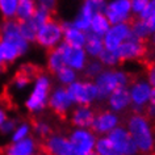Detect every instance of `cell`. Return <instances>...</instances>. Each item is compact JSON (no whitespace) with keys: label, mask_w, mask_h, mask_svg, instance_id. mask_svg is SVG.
Here are the masks:
<instances>
[{"label":"cell","mask_w":155,"mask_h":155,"mask_svg":"<svg viewBox=\"0 0 155 155\" xmlns=\"http://www.w3.org/2000/svg\"><path fill=\"white\" fill-rule=\"evenodd\" d=\"M36 42L41 48L46 50L57 49L62 42H63V28L62 22L57 20H50L44 26H41L37 32Z\"/></svg>","instance_id":"5b68a950"},{"label":"cell","mask_w":155,"mask_h":155,"mask_svg":"<svg viewBox=\"0 0 155 155\" xmlns=\"http://www.w3.org/2000/svg\"><path fill=\"white\" fill-rule=\"evenodd\" d=\"M0 40H4L9 44H12L18 50L20 55L28 53L29 42H26L21 37L20 30H18V21L17 20H4L0 28Z\"/></svg>","instance_id":"ba28073f"},{"label":"cell","mask_w":155,"mask_h":155,"mask_svg":"<svg viewBox=\"0 0 155 155\" xmlns=\"http://www.w3.org/2000/svg\"><path fill=\"white\" fill-rule=\"evenodd\" d=\"M3 71H4V66H0V75H2Z\"/></svg>","instance_id":"681fc988"},{"label":"cell","mask_w":155,"mask_h":155,"mask_svg":"<svg viewBox=\"0 0 155 155\" xmlns=\"http://www.w3.org/2000/svg\"><path fill=\"white\" fill-rule=\"evenodd\" d=\"M18 30H20L21 37L26 42H36V36L38 29L34 26V24L30 20L18 22Z\"/></svg>","instance_id":"4dcf8cb0"},{"label":"cell","mask_w":155,"mask_h":155,"mask_svg":"<svg viewBox=\"0 0 155 155\" xmlns=\"http://www.w3.org/2000/svg\"><path fill=\"white\" fill-rule=\"evenodd\" d=\"M153 15H155V0H150L147 7L145 8V11L139 15L138 18H141V20H146L147 17L153 16Z\"/></svg>","instance_id":"7bdbcfd3"},{"label":"cell","mask_w":155,"mask_h":155,"mask_svg":"<svg viewBox=\"0 0 155 155\" xmlns=\"http://www.w3.org/2000/svg\"><path fill=\"white\" fill-rule=\"evenodd\" d=\"M146 22V25H147V28H149L150 30V33L153 34L155 32V15H153V16H150V17H147L146 20H143Z\"/></svg>","instance_id":"f6af8a7d"},{"label":"cell","mask_w":155,"mask_h":155,"mask_svg":"<svg viewBox=\"0 0 155 155\" xmlns=\"http://www.w3.org/2000/svg\"><path fill=\"white\" fill-rule=\"evenodd\" d=\"M110 22L108 21V18L105 17L104 13H96L91 20V28L88 33H92L97 37H104L107 34V32L110 29Z\"/></svg>","instance_id":"603a6c76"},{"label":"cell","mask_w":155,"mask_h":155,"mask_svg":"<svg viewBox=\"0 0 155 155\" xmlns=\"http://www.w3.org/2000/svg\"><path fill=\"white\" fill-rule=\"evenodd\" d=\"M107 0H84L83 5H86L88 9H91V12L96 13H104V11L107 8Z\"/></svg>","instance_id":"8d00e7d4"},{"label":"cell","mask_w":155,"mask_h":155,"mask_svg":"<svg viewBox=\"0 0 155 155\" xmlns=\"http://www.w3.org/2000/svg\"><path fill=\"white\" fill-rule=\"evenodd\" d=\"M149 155H154V154H149Z\"/></svg>","instance_id":"db71d44e"},{"label":"cell","mask_w":155,"mask_h":155,"mask_svg":"<svg viewBox=\"0 0 155 155\" xmlns=\"http://www.w3.org/2000/svg\"><path fill=\"white\" fill-rule=\"evenodd\" d=\"M97 59L100 61V63H101L104 67H108V68H112V67H116L120 61L117 55H116L114 51H109V50H105L104 49V51L100 54V57L97 58Z\"/></svg>","instance_id":"e575fe53"},{"label":"cell","mask_w":155,"mask_h":155,"mask_svg":"<svg viewBox=\"0 0 155 155\" xmlns=\"http://www.w3.org/2000/svg\"><path fill=\"white\" fill-rule=\"evenodd\" d=\"M146 80L151 86V88H155V63H151L149 67H147Z\"/></svg>","instance_id":"ee69618b"},{"label":"cell","mask_w":155,"mask_h":155,"mask_svg":"<svg viewBox=\"0 0 155 155\" xmlns=\"http://www.w3.org/2000/svg\"><path fill=\"white\" fill-rule=\"evenodd\" d=\"M58 50L62 53V57H63L64 61V66L75 70V71H83L84 67H86L87 62H88V55L84 51V49L82 48H74V46H70L64 42L58 46Z\"/></svg>","instance_id":"5bb4252c"},{"label":"cell","mask_w":155,"mask_h":155,"mask_svg":"<svg viewBox=\"0 0 155 155\" xmlns=\"http://www.w3.org/2000/svg\"><path fill=\"white\" fill-rule=\"evenodd\" d=\"M0 28H2V24H0Z\"/></svg>","instance_id":"11a10c76"},{"label":"cell","mask_w":155,"mask_h":155,"mask_svg":"<svg viewBox=\"0 0 155 155\" xmlns=\"http://www.w3.org/2000/svg\"><path fill=\"white\" fill-rule=\"evenodd\" d=\"M50 20H51V13L48 12V11H45V9H41V8H37V11L33 15V17L30 18V21L33 22L37 29H40L41 26H44L46 22L50 21Z\"/></svg>","instance_id":"d590c367"},{"label":"cell","mask_w":155,"mask_h":155,"mask_svg":"<svg viewBox=\"0 0 155 155\" xmlns=\"http://www.w3.org/2000/svg\"><path fill=\"white\" fill-rule=\"evenodd\" d=\"M94 154L95 155H120L118 151L114 149L113 143L110 142V139L108 138L107 135H104V137H97Z\"/></svg>","instance_id":"4316f807"},{"label":"cell","mask_w":155,"mask_h":155,"mask_svg":"<svg viewBox=\"0 0 155 155\" xmlns=\"http://www.w3.org/2000/svg\"><path fill=\"white\" fill-rule=\"evenodd\" d=\"M104 15L110 22V25L129 22L133 16L130 0H110L107 3Z\"/></svg>","instance_id":"30bf717a"},{"label":"cell","mask_w":155,"mask_h":155,"mask_svg":"<svg viewBox=\"0 0 155 155\" xmlns=\"http://www.w3.org/2000/svg\"><path fill=\"white\" fill-rule=\"evenodd\" d=\"M88 155H95V154H94V153H92V154H88Z\"/></svg>","instance_id":"f5cc1de1"},{"label":"cell","mask_w":155,"mask_h":155,"mask_svg":"<svg viewBox=\"0 0 155 155\" xmlns=\"http://www.w3.org/2000/svg\"><path fill=\"white\" fill-rule=\"evenodd\" d=\"M95 15L91 12V9H88L86 5L80 7V11L79 13L75 16V18L71 21V25L74 26L75 29L80 30V32H84V33H88L90 32V28H91V20Z\"/></svg>","instance_id":"7402d4cb"},{"label":"cell","mask_w":155,"mask_h":155,"mask_svg":"<svg viewBox=\"0 0 155 155\" xmlns=\"http://www.w3.org/2000/svg\"><path fill=\"white\" fill-rule=\"evenodd\" d=\"M37 4V8H41V9H45L48 12L51 13L57 7V0H34Z\"/></svg>","instance_id":"b9f144b4"},{"label":"cell","mask_w":155,"mask_h":155,"mask_svg":"<svg viewBox=\"0 0 155 155\" xmlns=\"http://www.w3.org/2000/svg\"><path fill=\"white\" fill-rule=\"evenodd\" d=\"M40 150L37 139L30 135L29 138L18 142H11L3 151V155H37Z\"/></svg>","instance_id":"e0dca14e"},{"label":"cell","mask_w":155,"mask_h":155,"mask_svg":"<svg viewBox=\"0 0 155 155\" xmlns=\"http://www.w3.org/2000/svg\"><path fill=\"white\" fill-rule=\"evenodd\" d=\"M48 107H50V109H51L55 114L64 117V116H67L68 113H71V110L74 109L75 104H74L72 100L70 99L66 87L58 86L50 92Z\"/></svg>","instance_id":"4fadbf2b"},{"label":"cell","mask_w":155,"mask_h":155,"mask_svg":"<svg viewBox=\"0 0 155 155\" xmlns=\"http://www.w3.org/2000/svg\"><path fill=\"white\" fill-rule=\"evenodd\" d=\"M84 51L88 55V58L92 59H97L100 54L104 51V42L101 37H97L92 33H87V40L84 45Z\"/></svg>","instance_id":"44dd1931"},{"label":"cell","mask_w":155,"mask_h":155,"mask_svg":"<svg viewBox=\"0 0 155 155\" xmlns=\"http://www.w3.org/2000/svg\"><path fill=\"white\" fill-rule=\"evenodd\" d=\"M29 84H30V79L26 78L25 75H22V74H20V72L16 74V76L13 78V82H12V86L15 87V90H17V91L25 90Z\"/></svg>","instance_id":"74e56055"},{"label":"cell","mask_w":155,"mask_h":155,"mask_svg":"<svg viewBox=\"0 0 155 155\" xmlns=\"http://www.w3.org/2000/svg\"><path fill=\"white\" fill-rule=\"evenodd\" d=\"M149 105H153L155 107V88L151 90V94H150V101H149Z\"/></svg>","instance_id":"7dc6e473"},{"label":"cell","mask_w":155,"mask_h":155,"mask_svg":"<svg viewBox=\"0 0 155 155\" xmlns=\"http://www.w3.org/2000/svg\"><path fill=\"white\" fill-rule=\"evenodd\" d=\"M17 124L18 122L15 118H8L2 125V127H0V133H2L3 135H12V133L15 131V129H16V126H17Z\"/></svg>","instance_id":"f35d334b"},{"label":"cell","mask_w":155,"mask_h":155,"mask_svg":"<svg viewBox=\"0 0 155 155\" xmlns=\"http://www.w3.org/2000/svg\"><path fill=\"white\" fill-rule=\"evenodd\" d=\"M51 92V79L46 74H38L34 79L30 95L25 100V108L33 114H38L46 109Z\"/></svg>","instance_id":"3957f363"},{"label":"cell","mask_w":155,"mask_h":155,"mask_svg":"<svg viewBox=\"0 0 155 155\" xmlns=\"http://www.w3.org/2000/svg\"><path fill=\"white\" fill-rule=\"evenodd\" d=\"M62 28H63V42L74 48H84L87 40V33L80 32L75 29L71 25V21H63L62 22Z\"/></svg>","instance_id":"ffe728a7"},{"label":"cell","mask_w":155,"mask_h":155,"mask_svg":"<svg viewBox=\"0 0 155 155\" xmlns=\"http://www.w3.org/2000/svg\"><path fill=\"white\" fill-rule=\"evenodd\" d=\"M18 72L22 74V75H25L26 78H29V79H36V76L38 75V70L36 66H33V64H29V63H26V64H22L20 70H18Z\"/></svg>","instance_id":"60d3db41"},{"label":"cell","mask_w":155,"mask_h":155,"mask_svg":"<svg viewBox=\"0 0 155 155\" xmlns=\"http://www.w3.org/2000/svg\"><path fill=\"white\" fill-rule=\"evenodd\" d=\"M107 103H108L109 110L114 112V113H117V114L125 112L126 109H129L131 107V100H130L127 87H121V88L114 90L109 95V97L107 99Z\"/></svg>","instance_id":"d6986e66"},{"label":"cell","mask_w":155,"mask_h":155,"mask_svg":"<svg viewBox=\"0 0 155 155\" xmlns=\"http://www.w3.org/2000/svg\"><path fill=\"white\" fill-rule=\"evenodd\" d=\"M121 124V118L117 113L112 112L109 109L100 110L95 114L94 122H92L91 130L97 135V137H104L108 135L112 130H114Z\"/></svg>","instance_id":"8fae6325"},{"label":"cell","mask_w":155,"mask_h":155,"mask_svg":"<svg viewBox=\"0 0 155 155\" xmlns=\"http://www.w3.org/2000/svg\"><path fill=\"white\" fill-rule=\"evenodd\" d=\"M32 135V125L28 122H18L16 129L11 135V142H18Z\"/></svg>","instance_id":"1f68e13d"},{"label":"cell","mask_w":155,"mask_h":155,"mask_svg":"<svg viewBox=\"0 0 155 155\" xmlns=\"http://www.w3.org/2000/svg\"><path fill=\"white\" fill-rule=\"evenodd\" d=\"M150 38H151V44H153V45L155 46V32H154L153 34H151V36H150Z\"/></svg>","instance_id":"c3c4849f"},{"label":"cell","mask_w":155,"mask_h":155,"mask_svg":"<svg viewBox=\"0 0 155 155\" xmlns=\"http://www.w3.org/2000/svg\"><path fill=\"white\" fill-rule=\"evenodd\" d=\"M120 155H138L139 151L125 126L120 125L107 135Z\"/></svg>","instance_id":"9c48e42d"},{"label":"cell","mask_w":155,"mask_h":155,"mask_svg":"<svg viewBox=\"0 0 155 155\" xmlns=\"http://www.w3.org/2000/svg\"><path fill=\"white\" fill-rule=\"evenodd\" d=\"M18 57H21L20 53L12 44L4 40H0V58H2L3 63H13Z\"/></svg>","instance_id":"484cf974"},{"label":"cell","mask_w":155,"mask_h":155,"mask_svg":"<svg viewBox=\"0 0 155 155\" xmlns=\"http://www.w3.org/2000/svg\"><path fill=\"white\" fill-rule=\"evenodd\" d=\"M131 38V29L130 22H124V24L112 25L107 34L103 37L104 49L109 51H116L121 44Z\"/></svg>","instance_id":"7c38bea8"},{"label":"cell","mask_w":155,"mask_h":155,"mask_svg":"<svg viewBox=\"0 0 155 155\" xmlns=\"http://www.w3.org/2000/svg\"><path fill=\"white\" fill-rule=\"evenodd\" d=\"M42 150L48 155H75L68 137L63 134H51L42 143Z\"/></svg>","instance_id":"9a60e30c"},{"label":"cell","mask_w":155,"mask_h":155,"mask_svg":"<svg viewBox=\"0 0 155 155\" xmlns=\"http://www.w3.org/2000/svg\"><path fill=\"white\" fill-rule=\"evenodd\" d=\"M18 2H21V0H18Z\"/></svg>","instance_id":"9f6ffc18"},{"label":"cell","mask_w":155,"mask_h":155,"mask_svg":"<svg viewBox=\"0 0 155 155\" xmlns=\"http://www.w3.org/2000/svg\"><path fill=\"white\" fill-rule=\"evenodd\" d=\"M66 90L75 105L91 107L95 101H97V90L92 80H76L66 87Z\"/></svg>","instance_id":"277c9868"},{"label":"cell","mask_w":155,"mask_h":155,"mask_svg":"<svg viewBox=\"0 0 155 155\" xmlns=\"http://www.w3.org/2000/svg\"><path fill=\"white\" fill-rule=\"evenodd\" d=\"M18 0H0V15L4 20H13L16 18V11Z\"/></svg>","instance_id":"f546056e"},{"label":"cell","mask_w":155,"mask_h":155,"mask_svg":"<svg viewBox=\"0 0 155 155\" xmlns=\"http://www.w3.org/2000/svg\"><path fill=\"white\" fill-rule=\"evenodd\" d=\"M96 112L92 107H84V105H76L70 113V121L74 125V127L79 129H91L92 122H94Z\"/></svg>","instance_id":"ac0fdd59"},{"label":"cell","mask_w":155,"mask_h":155,"mask_svg":"<svg viewBox=\"0 0 155 155\" xmlns=\"http://www.w3.org/2000/svg\"><path fill=\"white\" fill-rule=\"evenodd\" d=\"M147 51L146 44L142 41H138L135 38H129L125 41L121 46L116 50V55H117L120 62H127V61H135L141 59Z\"/></svg>","instance_id":"2e32d148"},{"label":"cell","mask_w":155,"mask_h":155,"mask_svg":"<svg viewBox=\"0 0 155 155\" xmlns=\"http://www.w3.org/2000/svg\"><path fill=\"white\" fill-rule=\"evenodd\" d=\"M46 64H48L49 71L53 72V74H57L62 67H64L63 57H62V53L58 50V48L49 51L48 59H46Z\"/></svg>","instance_id":"83f0119b"},{"label":"cell","mask_w":155,"mask_h":155,"mask_svg":"<svg viewBox=\"0 0 155 155\" xmlns=\"http://www.w3.org/2000/svg\"><path fill=\"white\" fill-rule=\"evenodd\" d=\"M149 2H150V0H130L131 12H133V15H137V16H139V15L145 11L147 4H149Z\"/></svg>","instance_id":"ab89813d"},{"label":"cell","mask_w":155,"mask_h":155,"mask_svg":"<svg viewBox=\"0 0 155 155\" xmlns=\"http://www.w3.org/2000/svg\"><path fill=\"white\" fill-rule=\"evenodd\" d=\"M37 155H48V154H46V153H44V151H42V153H38Z\"/></svg>","instance_id":"f907efd6"},{"label":"cell","mask_w":155,"mask_h":155,"mask_svg":"<svg viewBox=\"0 0 155 155\" xmlns=\"http://www.w3.org/2000/svg\"><path fill=\"white\" fill-rule=\"evenodd\" d=\"M67 137L74 147L75 155H88L94 153L97 135L91 129L74 127Z\"/></svg>","instance_id":"52a82bcc"},{"label":"cell","mask_w":155,"mask_h":155,"mask_svg":"<svg viewBox=\"0 0 155 155\" xmlns=\"http://www.w3.org/2000/svg\"><path fill=\"white\" fill-rule=\"evenodd\" d=\"M131 100V109L133 113L137 114H145V109L149 105L150 101V94H151V86L147 83L146 79H137L127 87Z\"/></svg>","instance_id":"8992f818"},{"label":"cell","mask_w":155,"mask_h":155,"mask_svg":"<svg viewBox=\"0 0 155 155\" xmlns=\"http://www.w3.org/2000/svg\"><path fill=\"white\" fill-rule=\"evenodd\" d=\"M36 11H37V4L34 0H21V2H18V5H17L16 20L18 22L28 21L33 17Z\"/></svg>","instance_id":"cb8c5ba5"},{"label":"cell","mask_w":155,"mask_h":155,"mask_svg":"<svg viewBox=\"0 0 155 155\" xmlns=\"http://www.w3.org/2000/svg\"><path fill=\"white\" fill-rule=\"evenodd\" d=\"M103 70H104V66L100 63L99 59H91L87 62L83 72H84V76H86L88 80H94L95 78H97L100 74L103 72Z\"/></svg>","instance_id":"d6a6232c"},{"label":"cell","mask_w":155,"mask_h":155,"mask_svg":"<svg viewBox=\"0 0 155 155\" xmlns=\"http://www.w3.org/2000/svg\"><path fill=\"white\" fill-rule=\"evenodd\" d=\"M94 84L97 90V101H104L117 88L129 87L130 76L126 71L114 68H104L97 78H95Z\"/></svg>","instance_id":"7a4b0ae2"},{"label":"cell","mask_w":155,"mask_h":155,"mask_svg":"<svg viewBox=\"0 0 155 155\" xmlns=\"http://www.w3.org/2000/svg\"><path fill=\"white\" fill-rule=\"evenodd\" d=\"M154 151H155V149H154Z\"/></svg>","instance_id":"6f0895ef"},{"label":"cell","mask_w":155,"mask_h":155,"mask_svg":"<svg viewBox=\"0 0 155 155\" xmlns=\"http://www.w3.org/2000/svg\"><path fill=\"white\" fill-rule=\"evenodd\" d=\"M7 120H8V116H7V110H5L3 107H0V127H2V125L7 121Z\"/></svg>","instance_id":"bcb514c9"},{"label":"cell","mask_w":155,"mask_h":155,"mask_svg":"<svg viewBox=\"0 0 155 155\" xmlns=\"http://www.w3.org/2000/svg\"><path fill=\"white\" fill-rule=\"evenodd\" d=\"M55 76H57L58 83H59L62 87H68L70 84H72L74 82L78 80V72L75 70L67 67V66L62 67L59 71L55 74Z\"/></svg>","instance_id":"f1b7e54d"},{"label":"cell","mask_w":155,"mask_h":155,"mask_svg":"<svg viewBox=\"0 0 155 155\" xmlns=\"http://www.w3.org/2000/svg\"><path fill=\"white\" fill-rule=\"evenodd\" d=\"M125 127L130 133L139 154H153L155 149V130L151 120L147 118L145 114L131 113L126 118Z\"/></svg>","instance_id":"6da1fadb"},{"label":"cell","mask_w":155,"mask_h":155,"mask_svg":"<svg viewBox=\"0 0 155 155\" xmlns=\"http://www.w3.org/2000/svg\"><path fill=\"white\" fill-rule=\"evenodd\" d=\"M0 66H4V63H3V61H2V58H0Z\"/></svg>","instance_id":"816d5d0a"},{"label":"cell","mask_w":155,"mask_h":155,"mask_svg":"<svg viewBox=\"0 0 155 155\" xmlns=\"http://www.w3.org/2000/svg\"><path fill=\"white\" fill-rule=\"evenodd\" d=\"M130 29H131V37L135 38V40H138V41L145 42V41L149 40L150 36H151L146 22L138 17L130 22Z\"/></svg>","instance_id":"d4e9b609"},{"label":"cell","mask_w":155,"mask_h":155,"mask_svg":"<svg viewBox=\"0 0 155 155\" xmlns=\"http://www.w3.org/2000/svg\"><path fill=\"white\" fill-rule=\"evenodd\" d=\"M32 131L38 138H44V139H46L49 135L53 134V129H51V126H50V124L44 121V120H37V121H34L32 125Z\"/></svg>","instance_id":"836d02e7"}]
</instances>
